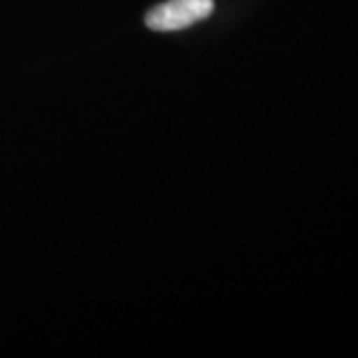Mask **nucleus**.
<instances>
[{"label":"nucleus","mask_w":358,"mask_h":358,"mask_svg":"<svg viewBox=\"0 0 358 358\" xmlns=\"http://www.w3.org/2000/svg\"><path fill=\"white\" fill-rule=\"evenodd\" d=\"M213 0H167L145 14V24L155 32H176L213 14Z\"/></svg>","instance_id":"1"}]
</instances>
